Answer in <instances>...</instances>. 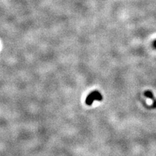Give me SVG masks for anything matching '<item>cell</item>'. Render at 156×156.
<instances>
[{"instance_id": "cell-2", "label": "cell", "mask_w": 156, "mask_h": 156, "mask_svg": "<svg viewBox=\"0 0 156 156\" xmlns=\"http://www.w3.org/2000/svg\"><path fill=\"white\" fill-rule=\"evenodd\" d=\"M144 95L146 96L149 98L150 99H151L152 100H153V105H152V107H154V108H156V99H155V98L154 96V94L151 91H146L144 92Z\"/></svg>"}, {"instance_id": "cell-3", "label": "cell", "mask_w": 156, "mask_h": 156, "mask_svg": "<svg viewBox=\"0 0 156 156\" xmlns=\"http://www.w3.org/2000/svg\"><path fill=\"white\" fill-rule=\"evenodd\" d=\"M153 45H154V47L156 49V41H154V44H153Z\"/></svg>"}, {"instance_id": "cell-1", "label": "cell", "mask_w": 156, "mask_h": 156, "mask_svg": "<svg viewBox=\"0 0 156 156\" xmlns=\"http://www.w3.org/2000/svg\"><path fill=\"white\" fill-rule=\"evenodd\" d=\"M102 98H102L100 92H99L98 91H93L89 95L87 96L85 100V103L88 105H91L93 104L94 101H101Z\"/></svg>"}]
</instances>
